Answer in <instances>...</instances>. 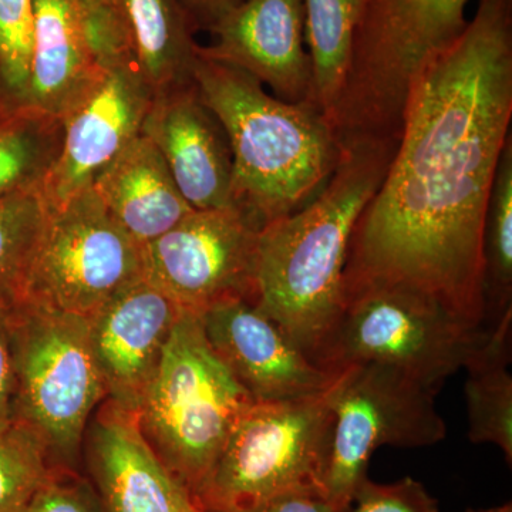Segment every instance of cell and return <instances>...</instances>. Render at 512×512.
Returning <instances> with one entry per match:
<instances>
[{
  "label": "cell",
  "instance_id": "1f68e13d",
  "mask_svg": "<svg viewBox=\"0 0 512 512\" xmlns=\"http://www.w3.org/2000/svg\"><path fill=\"white\" fill-rule=\"evenodd\" d=\"M255 512H346L325 495L298 491L279 495Z\"/></svg>",
  "mask_w": 512,
  "mask_h": 512
},
{
  "label": "cell",
  "instance_id": "7402d4cb",
  "mask_svg": "<svg viewBox=\"0 0 512 512\" xmlns=\"http://www.w3.org/2000/svg\"><path fill=\"white\" fill-rule=\"evenodd\" d=\"M362 8L363 0H303L312 103L328 120L348 80Z\"/></svg>",
  "mask_w": 512,
  "mask_h": 512
},
{
  "label": "cell",
  "instance_id": "4316f807",
  "mask_svg": "<svg viewBox=\"0 0 512 512\" xmlns=\"http://www.w3.org/2000/svg\"><path fill=\"white\" fill-rule=\"evenodd\" d=\"M33 0H0V77L23 104L32 57Z\"/></svg>",
  "mask_w": 512,
  "mask_h": 512
},
{
  "label": "cell",
  "instance_id": "30bf717a",
  "mask_svg": "<svg viewBox=\"0 0 512 512\" xmlns=\"http://www.w3.org/2000/svg\"><path fill=\"white\" fill-rule=\"evenodd\" d=\"M143 276V247L87 185L47 205L25 299L90 318Z\"/></svg>",
  "mask_w": 512,
  "mask_h": 512
},
{
  "label": "cell",
  "instance_id": "2e32d148",
  "mask_svg": "<svg viewBox=\"0 0 512 512\" xmlns=\"http://www.w3.org/2000/svg\"><path fill=\"white\" fill-rule=\"evenodd\" d=\"M87 461L103 512H212L157 456L134 413L109 400L90 426Z\"/></svg>",
  "mask_w": 512,
  "mask_h": 512
},
{
  "label": "cell",
  "instance_id": "3957f363",
  "mask_svg": "<svg viewBox=\"0 0 512 512\" xmlns=\"http://www.w3.org/2000/svg\"><path fill=\"white\" fill-rule=\"evenodd\" d=\"M192 83L228 137L232 204L259 228L301 210L339 161L332 124L312 103H288L238 67L198 53Z\"/></svg>",
  "mask_w": 512,
  "mask_h": 512
},
{
  "label": "cell",
  "instance_id": "f546056e",
  "mask_svg": "<svg viewBox=\"0 0 512 512\" xmlns=\"http://www.w3.org/2000/svg\"><path fill=\"white\" fill-rule=\"evenodd\" d=\"M26 512H103L96 491L70 468L53 467Z\"/></svg>",
  "mask_w": 512,
  "mask_h": 512
},
{
  "label": "cell",
  "instance_id": "ac0fdd59",
  "mask_svg": "<svg viewBox=\"0 0 512 512\" xmlns=\"http://www.w3.org/2000/svg\"><path fill=\"white\" fill-rule=\"evenodd\" d=\"M103 72L79 0H33L32 57L23 104L63 120Z\"/></svg>",
  "mask_w": 512,
  "mask_h": 512
},
{
  "label": "cell",
  "instance_id": "836d02e7",
  "mask_svg": "<svg viewBox=\"0 0 512 512\" xmlns=\"http://www.w3.org/2000/svg\"><path fill=\"white\" fill-rule=\"evenodd\" d=\"M466 512H512V504L505 503L490 508H468Z\"/></svg>",
  "mask_w": 512,
  "mask_h": 512
},
{
  "label": "cell",
  "instance_id": "7a4b0ae2",
  "mask_svg": "<svg viewBox=\"0 0 512 512\" xmlns=\"http://www.w3.org/2000/svg\"><path fill=\"white\" fill-rule=\"evenodd\" d=\"M335 171L301 210L259 229L254 305L315 363L345 303L357 221L375 197L397 141L340 140Z\"/></svg>",
  "mask_w": 512,
  "mask_h": 512
},
{
  "label": "cell",
  "instance_id": "603a6c76",
  "mask_svg": "<svg viewBox=\"0 0 512 512\" xmlns=\"http://www.w3.org/2000/svg\"><path fill=\"white\" fill-rule=\"evenodd\" d=\"M62 120L20 104L0 121V198L43 184L60 154Z\"/></svg>",
  "mask_w": 512,
  "mask_h": 512
},
{
  "label": "cell",
  "instance_id": "277c9868",
  "mask_svg": "<svg viewBox=\"0 0 512 512\" xmlns=\"http://www.w3.org/2000/svg\"><path fill=\"white\" fill-rule=\"evenodd\" d=\"M254 402L211 349L200 313L183 311L134 416L165 466L198 495Z\"/></svg>",
  "mask_w": 512,
  "mask_h": 512
},
{
  "label": "cell",
  "instance_id": "f1b7e54d",
  "mask_svg": "<svg viewBox=\"0 0 512 512\" xmlns=\"http://www.w3.org/2000/svg\"><path fill=\"white\" fill-rule=\"evenodd\" d=\"M346 512H440V507L426 487L412 477L392 484L373 483L366 477L357 485Z\"/></svg>",
  "mask_w": 512,
  "mask_h": 512
},
{
  "label": "cell",
  "instance_id": "4fadbf2b",
  "mask_svg": "<svg viewBox=\"0 0 512 512\" xmlns=\"http://www.w3.org/2000/svg\"><path fill=\"white\" fill-rule=\"evenodd\" d=\"M215 355L255 402L298 399L328 389L320 369L284 330L247 299H227L200 313Z\"/></svg>",
  "mask_w": 512,
  "mask_h": 512
},
{
  "label": "cell",
  "instance_id": "ba28073f",
  "mask_svg": "<svg viewBox=\"0 0 512 512\" xmlns=\"http://www.w3.org/2000/svg\"><path fill=\"white\" fill-rule=\"evenodd\" d=\"M329 441L325 392L249 404L198 497L212 512H255L279 495H325Z\"/></svg>",
  "mask_w": 512,
  "mask_h": 512
},
{
  "label": "cell",
  "instance_id": "8992f818",
  "mask_svg": "<svg viewBox=\"0 0 512 512\" xmlns=\"http://www.w3.org/2000/svg\"><path fill=\"white\" fill-rule=\"evenodd\" d=\"M15 421L35 431L53 467L79 457L93 410L106 399L89 318L33 301L12 308Z\"/></svg>",
  "mask_w": 512,
  "mask_h": 512
},
{
  "label": "cell",
  "instance_id": "7c38bea8",
  "mask_svg": "<svg viewBox=\"0 0 512 512\" xmlns=\"http://www.w3.org/2000/svg\"><path fill=\"white\" fill-rule=\"evenodd\" d=\"M153 100V90L136 63L106 67L99 82L62 120V148L42 184L46 204H60L92 185L96 175L140 136Z\"/></svg>",
  "mask_w": 512,
  "mask_h": 512
},
{
  "label": "cell",
  "instance_id": "8fae6325",
  "mask_svg": "<svg viewBox=\"0 0 512 512\" xmlns=\"http://www.w3.org/2000/svg\"><path fill=\"white\" fill-rule=\"evenodd\" d=\"M255 224L237 207L194 210L143 247V274L184 311L254 301Z\"/></svg>",
  "mask_w": 512,
  "mask_h": 512
},
{
  "label": "cell",
  "instance_id": "9c48e42d",
  "mask_svg": "<svg viewBox=\"0 0 512 512\" xmlns=\"http://www.w3.org/2000/svg\"><path fill=\"white\" fill-rule=\"evenodd\" d=\"M436 394L380 363H355L333 373L325 390L330 412L325 497L348 511L377 448L429 447L446 439Z\"/></svg>",
  "mask_w": 512,
  "mask_h": 512
},
{
  "label": "cell",
  "instance_id": "83f0119b",
  "mask_svg": "<svg viewBox=\"0 0 512 512\" xmlns=\"http://www.w3.org/2000/svg\"><path fill=\"white\" fill-rule=\"evenodd\" d=\"M87 36L97 62L103 69L134 62L124 0H79Z\"/></svg>",
  "mask_w": 512,
  "mask_h": 512
},
{
  "label": "cell",
  "instance_id": "9a60e30c",
  "mask_svg": "<svg viewBox=\"0 0 512 512\" xmlns=\"http://www.w3.org/2000/svg\"><path fill=\"white\" fill-rule=\"evenodd\" d=\"M198 53L238 67L288 103L312 101L303 0H244L211 30Z\"/></svg>",
  "mask_w": 512,
  "mask_h": 512
},
{
  "label": "cell",
  "instance_id": "5bb4252c",
  "mask_svg": "<svg viewBox=\"0 0 512 512\" xmlns=\"http://www.w3.org/2000/svg\"><path fill=\"white\" fill-rule=\"evenodd\" d=\"M183 311L143 276L90 316L94 362L109 402L136 413Z\"/></svg>",
  "mask_w": 512,
  "mask_h": 512
},
{
  "label": "cell",
  "instance_id": "cb8c5ba5",
  "mask_svg": "<svg viewBox=\"0 0 512 512\" xmlns=\"http://www.w3.org/2000/svg\"><path fill=\"white\" fill-rule=\"evenodd\" d=\"M46 211L42 184L0 198V305L25 299Z\"/></svg>",
  "mask_w": 512,
  "mask_h": 512
},
{
  "label": "cell",
  "instance_id": "52a82bcc",
  "mask_svg": "<svg viewBox=\"0 0 512 512\" xmlns=\"http://www.w3.org/2000/svg\"><path fill=\"white\" fill-rule=\"evenodd\" d=\"M484 332L424 293L360 285L346 289L342 313L315 365L333 375L355 363H380L439 393L466 365Z\"/></svg>",
  "mask_w": 512,
  "mask_h": 512
},
{
  "label": "cell",
  "instance_id": "44dd1931",
  "mask_svg": "<svg viewBox=\"0 0 512 512\" xmlns=\"http://www.w3.org/2000/svg\"><path fill=\"white\" fill-rule=\"evenodd\" d=\"M512 308L485 329L483 338L464 365L468 377L466 399L468 439L471 443H490L512 464Z\"/></svg>",
  "mask_w": 512,
  "mask_h": 512
},
{
  "label": "cell",
  "instance_id": "d4e9b609",
  "mask_svg": "<svg viewBox=\"0 0 512 512\" xmlns=\"http://www.w3.org/2000/svg\"><path fill=\"white\" fill-rule=\"evenodd\" d=\"M484 291L487 315L493 312L497 319L511 308L512 137L501 154L485 212Z\"/></svg>",
  "mask_w": 512,
  "mask_h": 512
},
{
  "label": "cell",
  "instance_id": "e0dca14e",
  "mask_svg": "<svg viewBox=\"0 0 512 512\" xmlns=\"http://www.w3.org/2000/svg\"><path fill=\"white\" fill-rule=\"evenodd\" d=\"M141 133L158 148L194 210L234 207L228 137L194 83L156 94Z\"/></svg>",
  "mask_w": 512,
  "mask_h": 512
},
{
  "label": "cell",
  "instance_id": "6da1fadb",
  "mask_svg": "<svg viewBox=\"0 0 512 512\" xmlns=\"http://www.w3.org/2000/svg\"><path fill=\"white\" fill-rule=\"evenodd\" d=\"M511 119L512 0H480L410 87L389 167L350 241L345 291L402 286L483 328L485 212Z\"/></svg>",
  "mask_w": 512,
  "mask_h": 512
},
{
  "label": "cell",
  "instance_id": "d6986e66",
  "mask_svg": "<svg viewBox=\"0 0 512 512\" xmlns=\"http://www.w3.org/2000/svg\"><path fill=\"white\" fill-rule=\"evenodd\" d=\"M92 187L114 220L141 247L194 211L160 151L143 133L96 175Z\"/></svg>",
  "mask_w": 512,
  "mask_h": 512
},
{
  "label": "cell",
  "instance_id": "484cf974",
  "mask_svg": "<svg viewBox=\"0 0 512 512\" xmlns=\"http://www.w3.org/2000/svg\"><path fill=\"white\" fill-rule=\"evenodd\" d=\"M52 470L35 431L15 420L0 427V512H26Z\"/></svg>",
  "mask_w": 512,
  "mask_h": 512
},
{
  "label": "cell",
  "instance_id": "ffe728a7",
  "mask_svg": "<svg viewBox=\"0 0 512 512\" xmlns=\"http://www.w3.org/2000/svg\"><path fill=\"white\" fill-rule=\"evenodd\" d=\"M138 72L156 94L192 83L198 45L194 23L178 0H124Z\"/></svg>",
  "mask_w": 512,
  "mask_h": 512
},
{
  "label": "cell",
  "instance_id": "5b68a950",
  "mask_svg": "<svg viewBox=\"0 0 512 512\" xmlns=\"http://www.w3.org/2000/svg\"><path fill=\"white\" fill-rule=\"evenodd\" d=\"M470 0H363L345 89L329 123L340 140H399L407 94L468 25Z\"/></svg>",
  "mask_w": 512,
  "mask_h": 512
},
{
  "label": "cell",
  "instance_id": "4dcf8cb0",
  "mask_svg": "<svg viewBox=\"0 0 512 512\" xmlns=\"http://www.w3.org/2000/svg\"><path fill=\"white\" fill-rule=\"evenodd\" d=\"M12 308L0 305V427L15 419V362H13Z\"/></svg>",
  "mask_w": 512,
  "mask_h": 512
},
{
  "label": "cell",
  "instance_id": "d6a6232c",
  "mask_svg": "<svg viewBox=\"0 0 512 512\" xmlns=\"http://www.w3.org/2000/svg\"><path fill=\"white\" fill-rule=\"evenodd\" d=\"M195 29L211 32L228 13L238 8L244 0H178Z\"/></svg>",
  "mask_w": 512,
  "mask_h": 512
}]
</instances>
